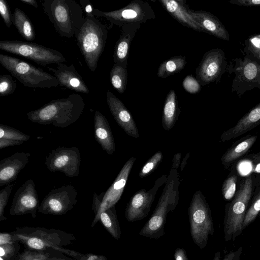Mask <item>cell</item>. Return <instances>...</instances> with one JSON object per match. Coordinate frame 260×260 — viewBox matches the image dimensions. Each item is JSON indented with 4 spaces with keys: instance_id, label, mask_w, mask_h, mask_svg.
Here are the masks:
<instances>
[{
    "instance_id": "36",
    "label": "cell",
    "mask_w": 260,
    "mask_h": 260,
    "mask_svg": "<svg viewBox=\"0 0 260 260\" xmlns=\"http://www.w3.org/2000/svg\"><path fill=\"white\" fill-rule=\"evenodd\" d=\"M15 260H52L51 255L47 251H38L26 249L17 255Z\"/></svg>"
},
{
    "instance_id": "35",
    "label": "cell",
    "mask_w": 260,
    "mask_h": 260,
    "mask_svg": "<svg viewBox=\"0 0 260 260\" xmlns=\"http://www.w3.org/2000/svg\"><path fill=\"white\" fill-rule=\"evenodd\" d=\"M259 212L260 190L253 199L249 208L247 209L243 223V230L255 219Z\"/></svg>"
},
{
    "instance_id": "25",
    "label": "cell",
    "mask_w": 260,
    "mask_h": 260,
    "mask_svg": "<svg viewBox=\"0 0 260 260\" xmlns=\"http://www.w3.org/2000/svg\"><path fill=\"white\" fill-rule=\"evenodd\" d=\"M168 12L183 25L196 31L203 32L190 13V9L186 7L184 1L159 0Z\"/></svg>"
},
{
    "instance_id": "3",
    "label": "cell",
    "mask_w": 260,
    "mask_h": 260,
    "mask_svg": "<svg viewBox=\"0 0 260 260\" xmlns=\"http://www.w3.org/2000/svg\"><path fill=\"white\" fill-rule=\"evenodd\" d=\"M180 182L177 170L171 169L157 205L139 232L141 236L158 239L164 235L167 214L173 212L178 205Z\"/></svg>"
},
{
    "instance_id": "20",
    "label": "cell",
    "mask_w": 260,
    "mask_h": 260,
    "mask_svg": "<svg viewBox=\"0 0 260 260\" xmlns=\"http://www.w3.org/2000/svg\"><path fill=\"white\" fill-rule=\"evenodd\" d=\"M48 70L55 75L60 85L78 92L86 94L89 93L88 87L73 64L68 66L59 63L57 64L56 69L48 68Z\"/></svg>"
},
{
    "instance_id": "23",
    "label": "cell",
    "mask_w": 260,
    "mask_h": 260,
    "mask_svg": "<svg viewBox=\"0 0 260 260\" xmlns=\"http://www.w3.org/2000/svg\"><path fill=\"white\" fill-rule=\"evenodd\" d=\"M190 13L203 32L224 41L230 40L229 32L216 16L203 10H190Z\"/></svg>"
},
{
    "instance_id": "17",
    "label": "cell",
    "mask_w": 260,
    "mask_h": 260,
    "mask_svg": "<svg viewBox=\"0 0 260 260\" xmlns=\"http://www.w3.org/2000/svg\"><path fill=\"white\" fill-rule=\"evenodd\" d=\"M135 160V157H131L125 162L112 185L105 192L99 211L93 219L91 227L99 220L100 215L102 212L115 206L120 199Z\"/></svg>"
},
{
    "instance_id": "13",
    "label": "cell",
    "mask_w": 260,
    "mask_h": 260,
    "mask_svg": "<svg viewBox=\"0 0 260 260\" xmlns=\"http://www.w3.org/2000/svg\"><path fill=\"white\" fill-rule=\"evenodd\" d=\"M81 161L77 147L60 146L53 149L45 157V165L51 172L59 171L66 176L73 178L79 174Z\"/></svg>"
},
{
    "instance_id": "52",
    "label": "cell",
    "mask_w": 260,
    "mask_h": 260,
    "mask_svg": "<svg viewBox=\"0 0 260 260\" xmlns=\"http://www.w3.org/2000/svg\"><path fill=\"white\" fill-rule=\"evenodd\" d=\"M20 1L23 3L31 5L35 8H38V4L35 0H20Z\"/></svg>"
},
{
    "instance_id": "41",
    "label": "cell",
    "mask_w": 260,
    "mask_h": 260,
    "mask_svg": "<svg viewBox=\"0 0 260 260\" xmlns=\"http://www.w3.org/2000/svg\"><path fill=\"white\" fill-rule=\"evenodd\" d=\"M183 87L188 92L192 94L198 93L201 90V85L196 78L191 75L186 76L183 80Z\"/></svg>"
},
{
    "instance_id": "49",
    "label": "cell",
    "mask_w": 260,
    "mask_h": 260,
    "mask_svg": "<svg viewBox=\"0 0 260 260\" xmlns=\"http://www.w3.org/2000/svg\"><path fill=\"white\" fill-rule=\"evenodd\" d=\"M75 260H107V258L104 255L87 254L85 255L82 258Z\"/></svg>"
},
{
    "instance_id": "32",
    "label": "cell",
    "mask_w": 260,
    "mask_h": 260,
    "mask_svg": "<svg viewBox=\"0 0 260 260\" xmlns=\"http://www.w3.org/2000/svg\"><path fill=\"white\" fill-rule=\"evenodd\" d=\"M110 80L112 86L120 93H123L127 81V69L114 63L110 71Z\"/></svg>"
},
{
    "instance_id": "40",
    "label": "cell",
    "mask_w": 260,
    "mask_h": 260,
    "mask_svg": "<svg viewBox=\"0 0 260 260\" xmlns=\"http://www.w3.org/2000/svg\"><path fill=\"white\" fill-rule=\"evenodd\" d=\"M18 243L0 245V257L5 260H15L18 253L16 244Z\"/></svg>"
},
{
    "instance_id": "15",
    "label": "cell",
    "mask_w": 260,
    "mask_h": 260,
    "mask_svg": "<svg viewBox=\"0 0 260 260\" xmlns=\"http://www.w3.org/2000/svg\"><path fill=\"white\" fill-rule=\"evenodd\" d=\"M167 179V175H163L155 181L149 190L142 188L136 192L126 207L125 215L128 221L140 220L147 216L158 189L165 184Z\"/></svg>"
},
{
    "instance_id": "14",
    "label": "cell",
    "mask_w": 260,
    "mask_h": 260,
    "mask_svg": "<svg viewBox=\"0 0 260 260\" xmlns=\"http://www.w3.org/2000/svg\"><path fill=\"white\" fill-rule=\"evenodd\" d=\"M227 67L223 50L219 48L211 49L204 54L196 68V79L201 86L219 82Z\"/></svg>"
},
{
    "instance_id": "33",
    "label": "cell",
    "mask_w": 260,
    "mask_h": 260,
    "mask_svg": "<svg viewBox=\"0 0 260 260\" xmlns=\"http://www.w3.org/2000/svg\"><path fill=\"white\" fill-rule=\"evenodd\" d=\"M244 56L260 64V34L251 36L244 42Z\"/></svg>"
},
{
    "instance_id": "6",
    "label": "cell",
    "mask_w": 260,
    "mask_h": 260,
    "mask_svg": "<svg viewBox=\"0 0 260 260\" xmlns=\"http://www.w3.org/2000/svg\"><path fill=\"white\" fill-rule=\"evenodd\" d=\"M253 190L251 176H247L228 204L224 219V234L226 241L234 240L243 231L242 226L248 205Z\"/></svg>"
},
{
    "instance_id": "31",
    "label": "cell",
    "mask_w": 260,
    "mask_h": 260,
    "mask_svg": "<svg viewBox=\"0 0 260 260\" xmlns=\"http://www.w3.org/2000/svg\"><path fill=\"white\" fill-rule=\"evenodd\" d=\"M186 64V57L184 56H174L163 61L157 70V76L162 78H167L176 74L182 70Z\"/></svg>"
},
{
    "instance_id": "51",
    "label": "cell",
    "mask_w": 260,
    "mask_h": 260,
    "mask_svg": "<svg viewBox=\"0 0 260 260\" xmlns=\"http://www.w3.org/2000/svg\"><path fill=\"white\" fill-rule=\"evenodd\" d=\"M189 155H190V153L188 152L186 154L185 156L182 159V161L181 162V164H180V169H181V171H182L183 170V169L187 163V160L189 157Z\"/></svg>"
},
{
    "instance_id": "7",
    "label": "cell",
    "mask_w": 260,
    "mask_h": 260,
    "mask_svg": "<svg viewBox=\"0 0 260 260\" xmlns=\"http://www.w3.org/2000/svg\"><path fill=\"white\" fill-rule=\"evenodd\" d=\"M0 63L24 86L45 88L58 85L55 76L19 58L1 54Z\"/></svg>"
},
{
    "instance_id": "4",
    "label": "cell",
    "mask_w": 260,
    "mask_h": 260,
    "mask_svg": "<svg viewBox=\"0 0 260 260\" xmlns=\"http://www.w3.org/2000/svg\"><path fill=\"white\" fill-rule=\"evenodd\" d=\"M44 13L57 33L68 38L76 37L84 22L81 6L74 0H44Z\"/></svg>"
},
{
    "instance_id": "5",
    "label": "cell",
    "mask_w": 260,
    "mask_h": 260,
    "mask_svg": "<svg viewBox=\"0 0 260 260\" xmlns=\"http://www.w3.org/2000/svg\"><path fill=\"white\" fill-rule=\"evenodd\" d=\"M106 26L95 16H85L84 23L76 37L77 44L89 70L94 72L107 39Z\"/></svg>"
},
{
    "instance_id": "22",
    "label": "cell",
    "mask_w": 260,
    "mask_h": 260,
    "mask_svg": "<svg viewBox=\"0 0 260 260\" xmlns=\"http://www.w3.org/2000/svg\"><path fill=\"white\" fill-rule=\"evenodd\" d=\"M140 24L131 23L121 27V35L115 44L113 60L124 68H127L129 47L132 40L141 27Z\"/></svg>"
},
{
    "instance_id": "44",
    "label": "cell",
    "mask_w": 260,
    "mask_h": 260,
    "mask_svg": "<svg viewBox=\"0 0 260 260\" xmlns=\"http://www.w3.org/2000/svg\"><path fill=\"white\" fill-rule=\"evenodd\" d=\"M18 243L14 235L11 233H1L0 234V245L13 244Z\"/></svg>"
},
{
    "instance_id": "42",
    "label": "cell",
    "mask_w": 260,
    "mask_h": 260,
    "mask_svg": "<svg viewBox=\"0 0 260 260\" xmlns=\"http://www.w3.org/2000/svg\"><path fill=\"white\" fill-rule=\"evenodd\" d=\"M0 14L7 27H10L13 23L12 16L10 8L5 0H0Z\"/></svg>"
},
{
    "instance_id": "38",
    "label": "cell",
    "mask_w": 260,
    "mask_h": 260,
    "mask_svg": "<svg viewBox=\"0 0 260 260\" xmlns=\"http://www.w3.org/2000/svg\"><path fill=\"white\" fill-rule=\"evenodd\" d=\"M17 84L9 75L0 76V96L13 94L17 88Z\"/></svg>"
},
{
    "instance_id": "39",
    "label": "cell",
    "mask_w": 260,
    "mask_h": 260,
    "mask_svg": "<svg viewBox=\"0 0 260 260\" xmlns=\"http://www.w3.org/2000/svg\"><path fill=\"white\" fill-rule=\"evenodd\" d=\"M14 186V184L11 183L0 190V221L7 219L4 215V211Z\"/></svg>"
},
{
    "instance_id": "27",
    "label": "cell",
    "mask_w": 260,
    "mask_h": 260,
    "mask_svg": "<svg viewBox=\"0 0 260 260\" xmlns=\"http://www.w3.org/2000/svg\"><path fill=\"white\" fill-rule=\"evenodd\" d=\"M180 113V109L176 93L173 89H171L165 101L162 115V125L165 130L169 131L173 128Z\"/></svg>"
},
{
    "instance_id": "21",
    "label": "cell",
    "mask_w": 260,
    "mask_h": 260,
    "mask_svg": "<svg viewBox=\"0 0 260 260\" xmlns=\"http://www.w3.org/2000/svg\"><path fill=\"white\" fill-rule=\"evenodd\" d=\"M260 124V103L246 113L233 127L224 131L220 140L225 142L237 138Z\"/></svg>"
},
{
    "instance_id": "53",
    "label": "cell",
    "mask_w": 260,
    "mask_h": 260,
    "mask_svg": "<svg viewBox=\"0 0 260 260\" xmlns=\"http://www.w3.org/2000/svg\"><path fill=\"white\" fill-rule=\"evenodd\" d=\"M51 259L52 260H67L65 258H64L63 257H60V256H51Z\"/></svg>"
},
{
    "instance_id": "2",
    "label": "cell",
    "mask_w": 260,
    "mask_h": 260,
    "mask_svg": "<svg viewBox=\"0 0 260 260\" xmlns=\"http://www.w3.org/2000/svg\"><path fill=\"white\" fill-rule=\"evenodd\" d=\"M12 233L18 242L30 249L42 251L52 249L75 259H81L85 255L63 247L75 240L72 235L63 231L39 227H24L18 228Z\"/></svg>"
},
{
    "instance_id": "45",
    "label": "cell",
    "mask_w": 260,
    "mask_h": 260,
    "mask_svg": "<svg viewBox=\"0 0 260 260\" xmlns=\"http://www.w3.org/2000/svg\"><path fill=\"white\" fill-rule=\"evenodd\" d=\"M230 3L238 6L246 7L260 6V0H231Z\"/></svg>"
},
{
    "instance_id": "43",
    "label": "cell",
    "mask_w": 260,
    "mask_h": 260,
    "mask_svg": "<svg viewBox=\"0 0 260 260\" xmlns=\"http://www.w3.org/2000/svg\"><path fill=\"white\" fill-rule=\"evenodd\" d=\"M242 253V248L240 247L235 251H231L227 254L223 259L220 258V252L215 253L213 260H238Z\"/></svg>"
},
{
    "instance_id": "24",
    "label": "cell",
    "mask_w": 260,
    "mask_h": 260,
    "mask_svg": "<svg viewBox=\"0 0 260 260\" xmlns=\"http://www.w3.org/2000/svg\"><path fill=\"white\" fill-rule=\"evenodd\" d=\"M94 129L97 142L108 154L112 155L116 150L114 137L107 119L98 110L94 116Z\"/></svg>"
},
{
    "instance_id": "16",
    "label": "cell",
    "mask_w": 260,
    "mask_h": 260,
    "mask_svg": "<svg viewBox=\"0 0 260 260\" xmlns=\"http://www.w3.org/2000/svg\"><path fill=\"white\" fill-rule=\"evenodd\" d=\"M33 180L29 179L16 190L10 209L11 215L30 214L35 218L40 206L38 194Z\"/></svg>"
},
{
    "instance_id": "47",
    "label": "cell",
    "mask_w": 260,
    "mask_h": 260,
    "mask_svg": "<svg viewBox=\"0 0 260 260\" xmlns=\"http://www.w3.org/2000/svg\"><path fill=\"white\" fill-rule=\"evenodd\" d=\"M174 257L175 260H189L185 250L181 248L176 249Z\"/></svg>"
},
{
    "instance_id": "48",
    "label": "cell",
    "mask_w": 260,
    "mask_h": 260,
    "mask_svg": "<svg viewBox=\"0 0 260 260\" xmlns=\"http://www.w3.org/2000/svg\"><path fill=\"white\" fill-rule=\"evenodd\" d=\"M182 156L181 153L178 152L175 154L172 160V164L171 169L177 170L180 166L181 158Z\"/></svg>"
},
{
    "instance_id": "37",
    "label": "cell",
    "mask_w": 260,
    "mask_h": 260,
    "mask_svg": "<svg viewBox=\"0 0 260 260\" xmlns=\"http://www.w3.org/2000/svg\"><path fill=\"white\" fill-rule=\"evenodd\" d=\"M237 176L236 175H232L228 177L223 182L221 191L223 197L226 200L232 199L236 193Z\"/></svg>"
},
{
    "instance_id": "29",
    "label": "cell",
    "mask_w": 260,
    "mask_h": 260,
    "mask_svg": "<svg viewBox=\"0 0 260 260\" xmlns=\"http://www.w3.org/2000/svg\"><path fill=\"white\" fill-rule=\"evenodd\" d=\"M13 24L19 34L27 41L35 39L34 27L25 13L18 8H15L12 15Z\"/></svg>"
},
{
    "instance_id": "19",
    "label": "cell",
    "mask_w": 260,
    "mask_h": 260,
    "mask_svg": "<svg viewBox=\"0 0 260 260\" xmlns=\"http://www.w3.org/2000/svg\"><path fill=\"white\" fill-rule=\"evenodd\" d=\"M30 153L17 152L0 161V186L11 184L29 162Z\"/></svg>"
},
{
    "instance_id": "28",
    "label": "cell",
    "mask_w": 260,
    "mask_h": 260,
    "mask_svg": "<svg viewBox=\"0 0 260 260\" xmlns=\"http://www.w3.org/2000/svg\"><path fill=\"white\" fill-rule=\"evenodd\" d=\"M30 136L9 126L0 124V149L22 144Z\"/></svg>"
},
{
    "instance_id": "1",
    "label": "cell",
    "mask_w": 260,
    "mask_h": 260,
    "mask_svg": "<svg viewBox=\"0 0 260 260\" xmlns=\"http://www.w3.org/2000/svg\"><path fill=\"white\" fill-rule=\"evenodd\" d=\"M85 104L82 97L73 93L66 98L53 100L40 108L26 113L32 122L65 128L81 116Z\"/></svg>"
},
{
    "instance_id": "10",
    "label": "cell",
    "mask_w": 260,
    "mask_h": 260,
    "mask_svg": "<svg viewBox=\"0 0 260 260\" xmlns=\"http://www.w3.org/2000/svg\"><path fill=\"white\" fill-rule=\"evenodd\" d=\"M226 72L234 75L232 92L240 97L246 91L260 89V64L244 56L235 58L228 64Z\"/></svg>"
},
{
    "instance_id": "18",
    "label": "cell",
    "mask_w": 260,
    "mask_h": 260,
    "mask_svg": "<svg viewBox=\"0 0 260 260\" xmlns=\"http://www.w3.org/2000/svg\"><path fill=\"white\" fill-rule=\"evenodd\" d=\"M106 95L108 106L117 124L127 135L138 138L139 134L136 122L125 105L111 91H108Z\"/></svg>"
},
{
    "instance_id": "9",
    "label": "cell",
    "mask_w": 260,
    "mask_h": 260,
    "mask_svg": "<svg viewBox=\"0 0 260 260\" xmlns=\"http://www.w3.org/2000/svg\"><path fill=\"white\" fill-rule=\"evenodd\" d=\"M0 49L43 66L66 61L65 57L59 51L35 43L3 40L0 41Z\"/></svg>"
},
{
    "instance_id": "26",
    "label": "cell",
    "mask_w": 260,
    "mask_h": 260,
    "mask_svg": "<svg viewBox=\"0 0 260 260\" xmlns=\"http://www.w3.org/2000/svg\"><path fill=\"white\" fill-rule=\"evenodd\" d=\"M257 138L256 135H248L233 144L222 155L221 161L222 165L228 169L249 151Z\"/></svg>"
},
{
    "instance_id": "34",
    "label": "cell",
    "mask_w": 260,
    "mask_h": 260,
    "mask_svg": "<svg viewBox=\"0 0 260 260\" xmlns=\"http://www.w3.org/2000/svg\"><path fill=\"white\" fill-rule=\"evenodd\" d=\"M161 151L156 152L145 163L139 172V176L144 178L151 174L158 166L162 159Z\"/></svg>"
},
{
    "instance_id": "8",
    "label": "cell",
    "mask_w": 260,
    "mask_h": 260,
    "mask_svg": "<svg viewBox=\"0 0 260 260\" xmlns=\"http://www.w3.org/2000/svg\"><path fill=\"white\" fill-rule=\"evenodd\" d=\"M190 234L194 243L204 248L209 236L214 232L210 208L205 196L200 190L193 194L188 208Z\"/></svg>"
},
{
    "instance_id": "12",
    "label": "cell",
    "mask_w": 260,
    "mask_h": 260,
    "mask_svg": "<svg viewBox=\"0 0 260 260\" xmlns=\"http://www.w3.org/2000/svg\"><path fill=\"white\" fill-rule=\"evenodd\" d=\"M78 192L71 184L51 190L40 205L38 212L44 214L63 215L77 203Z\"/></svg>"
},
{
    "instance_id": "11",
    "label": "cell",
    "mask_w": 260,
    "mask_h": 260,
    "mask_svg": "<svg viewBox=\"0 0 260 260\" xmlns=\"http://www.w3.org/2000/svg\"><path fill=\"white\" fill-rule=\"evenodd\" d=\"M93 14L104 17L113 24L121 27L131 23L142 24L156 18L149 4L142 0H134L125 7L113 11L104 12L94 9Z\"/></svg>"
},
{
    "instance_id": "46",
    "label": "cell",
    "mask_w": 260,
    "mask_h": 260,
    "mask_svg": "<svg viewBox=\"0 0 260 260\" xmlns=\"http://www.w3.org/2000/svg\"><path fill=\"white\" fill-rule=\"evenodd\" d=\"M79 3L81 6L82 10L85 13V16H94L93 10L94 8L92 7L91 3L88 0H80Z\"/></svg>"
},
{
    "instance_id": "30",
    "label": "cell",
    "mask_w": 260,
    "mask_h": 260,
    "mask_svg": "<svg viewBox=\"0 0 260 260\" xmlns=\"http://www.w3.org/2000/svg\"><path fill=\"white\" fill-rule=\"evenodd\" d=\"M99 220L114 238L116 240L120 238L121 230L115 206L102 212L100 215Z\"/></svg>"
},
{
    "instance_id": "50",
    "label": "cell",
    "mask_w": 260,
    "mask_h": 260,
    "mask_svg": "<svg viewBox=\"0 0 260 260\" xmlns=\"http://www.w3.org/2000/svg\"><path fill=\"white\" fill-rule=\"evenodd\" d=\"M248 158L255 163H260V151L248 155Z\"/></svg>"
}]
</instances>
